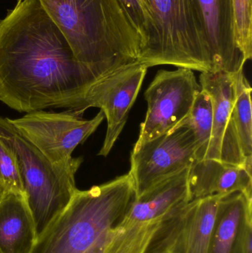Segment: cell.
I'll return each mask as SVG.
<instances>
[{"label": "cell", "mask_w": 252, "mask_h": 253, "mask_svg": "<svg viewBox=\"0 0 252 253\" xmlns=\"http://www.w3.org/2000/svg\"><path fill=\"white\" fill-rule=\"evenodd\" d=\"M97 80L38 0H17L0 20V101L12 109H71Z\"/></svg>", "instance_id": "cell-1"}, {"label": "cell", "mask_w": 252, "mask_h": 253, "mask_svg": "<svg viewBox=\"0 0 252 253\" xmlns=\"http://www.w3.org/2000/svg\"><path fill=\"white\" fill-rule=\"evenodd\" d=\"M77 60L99 80L139 61L142 37L120 0H38Z\"/></svg>", "instance_id": "cell-2"}, {"label": "cell", "mask_w": 252, "mask_h": 253, "mask_svg": "<svg viewBox=\"0 0 252 253\" xmlns=\"http://www.w3.org/2000/svg\"><path fill=\"white\" fill-rule=\"evenodd\" d=\"M136 199L130 172L90 190H77L65 211L37 239L31 253H84L115 228Z\"/></svg>", "instance_id": "cell-3"}, {"label": "cell", "mask_w": 252, "mask_h": 253, "mask_svg": "<svg viewBox=\"0 0 252 253\" xmlns=\"http://www.w3.org/2000/svg\"><path fill=\"white\" fill-rule=\"evenodd\" d=\"M0 139L16 157L38 239L65 211L78 190L75 175L83 158H74L67 165L53 163L21 133L10 119L1 117Z\"/></svg>", "instance_id": "cell-4"}, {"label": "cell", "mask_w": 252, "mask_h": 253, "mask_svg": "<svg viewBox=\"0 0 252 253\" xmlns=\"http://www.w3.org/2000/svg\"><path fill=\"white\" fill-rule=\"evenodd\" d=\"M149 40L138 62L213 72L204 33L190 0H139Z\"/></svg>", "instance_id": "cell-5"}, {"label": "cell", "mask_w": 252, "mask_h": 253, "mask_svg": "<svg viewBox=\"0 0 252 253\" xmlns=\"http://www.w3.org/2000/svg\"><path fill=\"white\" fill-rule=\"evenodd\" d=\"M189 168L136 197L122 221L111 231L105 253H145L164 220L190 202Z\"/></svg>", "instance_id": "cell-6"}, {"label": "cell", "mask_w": 252, "mask_h": 253, "mask_svg": "<svg viewBox=\"0 0 252 253\" xmlns=\"http://www.w3.org/2000/svg\"><path fill=\"white\" fill-rule=\"evenodd\" d=\"M148 68L139 62L124 65L96 80L71 108L81 115L99 108L108 120V130L99 156H108L122 132Z\"/></svg>", "instance_id": "cell-7"}, {"label": "cell", "mask_w": 252, "mask_h": 253, "mask_svg": "<svg viewBox=\"0 0 252 253\" xmlns=\"http://www.w3.org/2000/svg\"><path fill=\"white\" fill-rule=\"evenodd\" d=\"M201 91L192 70H161L144 93L147 111L136 144H142L173 130L190 113Z\"/></svg>", "instance_id": "cell-8"}, {"label": "cell", "mask_w": 252, "mask_h": 253, "mask_svg": "<svg viewBox=\"0 0 252 253\" xmlns=\"http://www.w3.org/2000/svg\"><path fill=\"white\" fill-rule=\"evenodd\" d=\"M104 119L102 111L93 120H86L71 110L62 113L41 110L10 122L50 162L67 165L73 160L75 147L96 130Z\"/></svg>", "instance_id": "cell-9"}, {"label": "cell", "mask_w": 252, "mask_h": 253, "mask_svg": "<svg viewBox=\"0 0 252 253\" xmlns=\"http://www.w3.org/2000/svg\"><path fill=\"white\" fill-rule=\"evenodd\" d=\"M197 146L193 132L184 126L142 144H136L130 157V173L136 197L158 183L186 168L196 159Z\"/></svg>", "instance_id": "cell-10"}, {"label": "cell", "mask_w": 252, "mask_h": 253, "mask_svg": "<svg viewBox=\"0 0 252 253\" xmlns=\"http://www.w3.org/2000/svg\"><path fill=\"white\" fill-rule=\"evenodd\" d=\"M221 196L194 199L178 208L164 220L145 253H207Z\"/></svg>", "instance_id": "cell-11"}, {"label": "cell", "mask_w": 252, "mask_h": 253, "mask_svg": "<svg viewBox=\"0 0 252 253\" xmlns=\"http://www.w3.org/2000/svg\"><path fill=\"white\" fill-rule=\"evenodd\" d=\"M204 33L213 72L236 74L245 60L237 44L232 0H190Z\"/></svg>", "instance_id": "cell-12"}, {"label": "cell", "mask_w": 252, "mask_h": 253, "mask_svg": "<svg viewBox=\"0 0 252 253\" xmlns=\"http://www.w3.org/2000/svg\"><path fill=\"white\" fill-rule=\"evenodd\" d=\"M252 229V198L236 192L222 196L207 253H243L247 233Z\"/></svg>", "instance_id": "cell-13"}, {"label": "cell", "mask_w": 252, "mask_h": 253, "mask_svg": "<svg viewBox=\"0 0 252 253\" xmlns=\"http://www.w3.org/2000/svg\"><path fill=\"white\" fill-rule=\"evenodd\" d=\"M189 187L191 201L236 192L252 198V173L242 167L220 161H196L189 168Z\"/></svg>", "instance_id": "cell-14"}, {"label": "cell", "mask_w": 252, "mask_h": 253, "mask_svg": "<svg viewBox=\"0 0 252 253\" xmlns=\"http://www.w3.org/2000/svg\"><path fill=\"white\" fill-rule=\"evenodd\" d=\"M36 240L25 195L6 192L0 199V253H31Z\"/></svg>", "instance_id": "cell-15"}, {"label": "cell", "mask_w": 252, "mask_h": 253, "mask_svg": "<svg viewBox=\"0 0 252 253\" xmlns=\"http://www.w3.org/2000/svg\"><path fill=\"white\" fill-rule=\"evenodd\" d=\"M201 90L210 95L213 104V126L205 159L220 161L223 134L232 114L235 99V74L223 71L201 73Z\"/></svg>", "instance_id": "cell-16"}, {"label": "cell", "mask_w": 252, "mask_h": 253, "mask_svg": "<svg viewBox=\"0 0 252 253\" xmlns=\"http://www.w3.org/2000/svg\"><path fill=\"white\" fill-rule=\"evenodd\" d=\"M252 87L244 71L235 74V99L229 123L233 126L243 153L252 159Z\"/></svg>", "instance_id": "cell-17"}, {"label": "cell", "mask_w": 252, "mask_h": 253, "mask_svg": "<svg viewBox=\"0 0 252 253\" xmlns=\"http://www.w3.org/2000/svg\"><path fill=\"white\" fill-rule=\"evenodd\" d=\"M213 126V111L211 98L207 92L201 90L195 98L189 115L175 127L184 126L193 132L197 146V161L205 159L211 140Z\"/></svg>", "instance_id": "cell-18"}, {"label": "cell", "mask_w": 252, "mask_h": 253, "mask_svg": "<svg viewBox=\"0 0 252 253\" xmlns=\"http://www.w3.org/2000/svg\"><path fill=\"white\" fill-rule=\"evenodd\" d=\"M237 44L245 60L252 58V0H232Z\"/></svg>", "instance_id": "cell-19"}, {"label": "cell", "mask_w": 252, "mask_h": 253, "mask_svg": "<svg viewBox=\"0 0 252 253\" xmlns=\"http://www.w3.org/2000/svg\"><path fill=\"white\" fill-rule=\"evenodd\" d=\"M0 182L7 191L25 195L19 167L13 152L0 139Z\"/></svg>", "instance_id": "cell-20"}, {"label": "cell", "mask_w": 252, "mask_h": 253, "mask_svg": "<svg viewBox=\"0 0 252 253\" xmlns=\"http://www.w3.org/2000/svg\"><path fill=\"white\" fill-rule=\"evenodd\" d=\"M120 1L124 7L126 13L128 15L129 19L131 21L133 26L137 30L142 37L143 50L146 47L149 40V31L147 22L144 14L140 1L139 0H120Z\"/></svg>", "instance_id": "cell-21"}, {"label": "cell", "mask_w": 252, "mask_h": 253, "mask_svg": "<svg viewBox=\"0 0 252 253\" xmlns=\"http://www.w3.org/2000/svg\"><path fill=\"white\" fill-rule=\"evenodd\" d=\"M112 230H108V231L103 233L102 236L98 239L97 242L84 253H105L108 242H109V239H110Z\"/></svg>", "instance_id": "cell-22"}, {"label": "cell", "mask_w": 252, "mask_h": 253, "mask_svg": "<svg viewBox=\"0 0 252 253\" xmlns=\"http://www.w3.org/2000/svg\"><path fill=\"white\" fill-rule=\"evenodd\" d=\"M6 192H7V190H6L5 187L0 182V199L2 198V196H4Z\"/></svg>", "instance_id": "cell-23"}]
</instances>
